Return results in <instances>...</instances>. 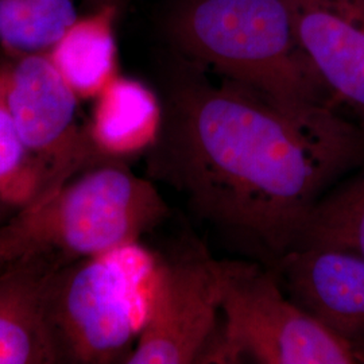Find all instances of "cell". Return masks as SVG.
<instances>
[{"label":"cell","instance_id":"1","mask_svg":"<svg viewBox=\"0 0 364 364\" xmlns=\"http://www.w3.org/2000/svg\"><path fill=\"white\" fill-rule=\"evenodd\" d=\"M162 105V127L146 153L150 177L274 262L296 246L326 191L364 162V129L338 111L290 115L231 80L215 84L186 60L171 70Z\"/></svg>","mask_w":364,"mask_h":364},{"label":"cell","instance_id":"2","mask_svg":"<svg viewBox=\"0 0 364 364\" xmlns=\"http://www.w3.org/2000/svg\"><path fill=\"white\" fill-rule=\"evenodd\" d=\"M168 34L183 60L259 93L290 115L338 111L299 45L287 0H181Z\"/></svg>","mask_w":364,"mask_h":364},{"label":"cell","instance_id":"3","mask_svg":"<svg viewBox=\"0 0 364 364\" xmlns=\"http://www.w3.org/2000/svg\"><path fill=\"white\" fill-rule=\"evenodd\" d=\"M168 215L169 207L153 182L120 159H107L0 224V269L38 262L57 272L139 242Z\"/></svg>","mask_w":364,"mask_h":364},{"label":"cell","instance_id":"4","mask_svg":"<svg viewBox=\"0 0 364 364\" xmlns=\"http://www.w3.org/2000/svg\"><path fill=\"white\" fill-rule=\"evenodd\" d=\"M158 263L132 242L50 275L46 316L61 364L126 363L149 316Z\"/></svg>","mask_w":364,"mask_h":364},{"label":"cell","instance_id":"5","mask_svg":"<svg viewBox=\"0 0 364 364\" xmlns=\"http://www.w3.org/2000/svg\"><path fill=\"white\" fill-rule=\"evenodd\" d=\"M220 326L201 363L353 364L358 355L287 296L274 269L218 260Z\"/></svg>","mask_w":364,"mask_h":364},{"label":"cell","instance_id":"6","mask_svg":"<svg viewBox=\"0 0 364 364\" xmlns=\"http://www.w3.org/2000/svg\"><path fill=\"white\" fill-rule=\"evenodd\" d=\"M15 129L39 173V203L107 158L77 123L78 96L46 52L22 54L3 72ZM27 205V204H26Z\"/></svg>","mask_w":364,"mask_h":364},{"label":"cell","instance_id":"7","mask_svg":"<svg viewBox=\"0 0 364 364\" xmlns=\"http://www.w3.org/2000/svg\"><path fill=\"white\" fill-rule=\"evenodd\" d=\"M216 262L200 246L159 258L149 316L126 364L201 363L220 326Z\"/></svg>","mask_w":364,"mask_h":364},{"label":"cell","instance_id":"8","mask_svg":"<svg viewBox=\"0 0 364 364\" xmlns=\"http://www.w3.org/2000/svg\"><path fill=\"white\" fill-rule=\"evenodd\" d=\"M287 296L364 355V258L329 247L293 248L274 262Z\"/></svg>","mask_w":364,"mask_h":364},{"label":"cell","instance_id":"9","mask_svg":"<svg viewBox=\"0 0 364 364\" xmlns=\"http://www.w3.org/2000/svg\"><path fill=\"white\" fill-rule=\"evenodd\" d=\"M297 38L333 103L364 129V0H287Z\"/></svg>","mask_w":364,"mask_h":364},{"label":"cell","instance_id":"10","mask_svg":"<svg viewBox=\"0 0 364 364\" xmlns=\"http://www.w3.org/2000/svg\"><path fill=\"white\" fill-rule=\"evenodd\" d=\"M53 273L38 262L0 269V364H61L46 316Z\"/></svg>","mask_w":364,"mask_h":364},{"label":"cell","instance_id":"11","mask_svg":"<svg viewBox=\"0 0 364 364\" xmlns=\"http://www.w3.org/2000/svg\"><path fill=\"white\" fill-rule=\"evenodd\" d=\"M164 105L142 81L117 75L96 97L91 123L92 139L111 159L147 153L158 139Z\"/></svg>","mask_w":364,"mask_h":364},{"label":"cell","instance_id":"12","mask_svg":"<svg viewBox=\"0 0 364 364\" xmlns=\"http://www.w3.org/2000/svg\"><path fill=\"white\" fill-rule=\"evenodd\" d=\"M119 9L91 10L66 30L48 55L78 99H96L117 76L115 21Z\"/></svg>","mask_w":364,"mask_h":364},{"label":"cell","instance_id":"13","mask_svg":"<svg viewBox=\"0 0 364 364\" xmlns=\"http://www.w3.org/2000/svg\"><path fill=\"white\" fill-rule=\"evenodd\" d=\"M299 247L338 248L364 258V166L316 203L293 248Z\"/></svg>","mask_w":364,"mask_h":364},{"label":"cell","instance_id":"14","mask_svg":"<svg viewBox=\"0 0 364 364\" xmlns=\"http://www.w3.org/2000/svg\"><path fill=\"white\" fill-rule=\"evenodd\" d=\"M77 19L75 0H0V42L21 55L48 52Z\"/></svg>","mask_w":364,"mask_h":364},{"label":"cell","instance_id":"15","mask_svg":"<svg viewBox=\"0 0 364 364\" xmlns=\"http://www.w3.org/2000/svg\"><path fill=\"white\" fill-rule=\"evenodd\" d=\"M39 173L15 129L0 72V201L25 207L38 195Z\"/></svg>","mask_w":364,"mask_h":364},{"label":"cell","instance_id":"16","mask_svg":"<svg viewBox=\"0 0 364 364\" xmlns=\"http://www.w3.org/2000/svg\"><path fill=\"white\" fill-rule=\"evenodd\" d=\"M82 1L87 4V7L91 11V10L103 7V6H114L120 10L122 7L127 6L132 0H82Z\"/></svg>","mask_w":364,"mask_h":364},{"label":"cell","instance_id":"17","mask_svg":"<svg viewBox=\"0 0 364 364\" xmlns=\"http://www.w3.org/2000/svg\"><path fill=\"white\" fill-rule=\"evenodd\" d=\"M360 363H364V355L360 358Z\"/></svg>","mask_w":364,"mask_h":364}]
</instances>
